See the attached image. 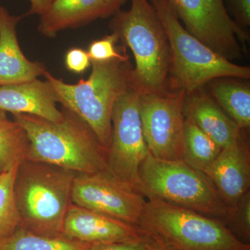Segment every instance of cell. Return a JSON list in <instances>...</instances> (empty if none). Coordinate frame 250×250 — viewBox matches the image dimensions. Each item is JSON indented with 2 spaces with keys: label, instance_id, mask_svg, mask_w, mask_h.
I'll use <instances>...</instances> for the list:
<instances>
[{
  "label": "cell",
  "instance_id": "26",
  "mask_svg": "<svg viewBox=\"0 0 250 250\" xmlns=\"http://www.w3.org/2000/svg\"><path fill=\"white\" fill-rule=\"evenodd\" d=\"M65 64L69 71L82 74L90 67L91 62L86 51L79 47H73L65 54Z\"/></svg>",
  "mask_w": 250,
  "mask_h": 250
},
{
  "label": "cell",
  "instance_id": "29",
  "mask_svg": "<svg viewBox=\"0 0 250 250\" xmlns=\"http://www.w3.org/2000/svg\"><path fill=\"white\" fill-rule=\"evenodd\" d=\"M106 4L111 8L112 11L116 14L121 10V6L126 2L127 0H104Z\"/></svg>",
  "mask_w": 250,
  "mask_h": 250
},
{
  "label": "cell",
  "instance_id": "9",
  "mask_svg": "<svg viewBox=\"0 0 250 250\" xmlns=\"http://www.w3.org/2000/svg\"><path fill=\"white\" fill-rule=\"evenodd\" d=\"M184 27L215 52L232 60L241 56L238 41L248 34L229 14L224 0H166Z\"/></svg>",
  "mask_w": 250,
  "mask_h": 250
},
{
  "label": "cell",
  "instance_id": "1",
  "mask_svg": "<svg viewBox=\"0 0 250 250\" xmlns=\"http://www.w3.org/2000/svg\"><path fill=\"white\" fill-rule=\"evenodd\" d=\"M63 118L52 122L31 115L13 114L29 140L27 159L58 166L77 174L108 170L107 150L82 118L62 107Z\"/></svg>",
  "mask_w": 250,
  "mask_h": 250
},
{
  "label": "cell",
  "instance_id": "21",
  "mask_svg": "<svg viewBox=\"0 0 250 250\" xmlns=\"http://www.w3.org/2000/svg\"><path fill=\"white\" fill-rule=\"evenodd\" d=\"M91 246L63 235L46 236L19 228L0 245V250H88Z\"/></svg>",
  "mask_w": 250,
  "mask_h": 250
},
{
  "label": "cell",
  "instance_id": "25",
  "mask_svg": "<svg viewBox=\"0 0 250 250\" xmlns=\"http://www.w3.org/2000/svg\"><path fill=\"white\" fill-rule=\"evenodd\" d=\"M162 247L152 237L146 235L133 241L92 245L88 250H159Z\"/></svg>",
  "mask_w": 250,
  "mask_h": 250
},
{
  "label": "cell",
  "instance_id": "24",
  "mask_svg": "<svg viewBox=\"0 0 250 250\" xmlns=\"http://www.w3.org/2000/svg\"><path fill=\"white\" fill-rule=\"evenodd\" d=\"M227 221L245 238L250 236V192L239 199L236 205L229 209Z\"/></svg>",
  "mask_w": 250,
  "mask_h": 250
},
{
  "label": "cell",
  "instance_id": "22",
  "mask_svg": "<svg viewBox=\"0 0 250 250\" xmlns=\"http://www.w3.org/2000/svg\"><path fill=\"white\" fill-rule=\"evenodd\" d=\"M18 167L0 175V245L21 228V217L14 194Z\"/></svg>",
  "mask_w": 250,
  "mask_h": 250
},
{
  "label": "cell",
  "instance_id": "7",
  "mask_svg": "<svg viewBox=\"0 0 250 250\" xmlns=\"http://www.w3.org/2000/svg\"><path fill=\"white\" fill-rule=\"evenodd\" d=\"M139 190L146 197L207 216L228 218V207L205 172L182 160H165L149 153L140 168Z\"/></svg>",
  "mask_w": 250,
  "mask_h": 250
},
{
  "label": "cell",
  "instance_id": "5",
  "mask_svg": "<svg viewBox=\"0 0 250 250\" xmlns=\"http://www.w3.org/2000/svg\"><path fill=\"white\" fill-rule=\"evenodd\" d=\"M164 27L170 52L169 87L192 93L221 78L248 80L250 67L237 65L187 30L166 0H149Z\"/></svg>",
  "mask_w": 250,
  "mask_h": 250
},
{
  "label": "cell",
  "instance_id": "3",
  "mask_svg": "<svg viewBox=\"0 0 250 250\" xmlns=\"http://www.w3.org/2000/svg\"><path fill=\"white\" fill-rule=\"evenodd\" d=\"M76 174L45 163L23 161L14 184L20 228L46 236L62 235Z\"/></svg>",
  "mask_w": 250,
  "mask_h": 250
},
{
  "label": "cell",
  "instance_id": "2",
  "mask_svg": "<svg viewBox=\"0 0 250 250\" xmlns=\"http://www.w3.org/2000/svg\"><path fill=\"white\" fill-rule=\"evenodd\" d=\"M128 11L113 15L110 27L132 52L133 86L141 94L170 90V52L164 27L149 0H131Z\"/></svg>",
  "mask_w": 250,
  "mask_h": 250
},
{
  "label": "cell",
  "instance_id": "30",
  "mask_svg": "<svg viewBox=\"0 0 250 250\" xmlns=\"http://www.w3.org/2000/svg\"><path fill=\"white\" fill-rule=\"evenodd\" d=\"M6 120H8V118L6 116V112L0 109V123L6 121Z\"/></svg>",
  "mask_w": 250,
  "mask_h": 250
},
{
  "label": "cell",
  "instance_id": "28",
  "mask_svg": "<svg viewBox=\"0 0 250 250\" xmlns=\"http://www.w3.org/2000/svg\"><path fill=\"white\" fill-rule=\"evenodd\" d=\"M53 1L54 0H29L31 7L26 15L27 16H31V15L41 16L46 10L48 9L49 6Z\"/></svg>",
  "mask_w": 250,
  "mask_h": 250
},
{
  "label": "cell",
  "instance_id": "15",
  "mask_svg": "<svg viewBox=\"0 0 250 250\" xmlns=\"http://www.w3.org/2000/svg\"><path fill=\"white\" fill-rule=\"evenodd\" d=\"M22 18L0 6V85L29 82L47 71L43 63L31 62L21 50L16 27Z\"/></svg>",
  "mask_w": 250,
  "mask_h": 250
},
{
  "label": "cell",
  "instance_id": "31",
  "mask_svg": "<svg viewBox=\"0 0 250 250\" xmlns=\"http://www.w3.org/2000/svg\"><path fill=\"white\" fill-rule=\"evenodd\" d=\"M174 250L172 249H171L170 248H167V247H164L163 246L162 248H161L160 250Z\"/></svg>",
  "mask_w": 250,
  "mask_h": 250
},
{
  "label": "cell",
  "instance_id": "11",
  "mask_svg": "<svg viewBox=\"0 0 250 250\" xmlns=\"http://www.w3.org/2000/svg\"><path fill=\"white\" fill-rule=\"evenodd\" d=\"M72 202L139 226L146 197L106 170L77 174L72 187Z\"/></svg>",
  "mask_w": 250,
  "mask_h": 250
},
{
  "label": "cell",
  "instance_id": "19",
  "mask_svg": "<svg viewBox=\"0 0 250 250\" xmlns=\"http://www.w3.org/2000/svg\"><path fill=\"white\" fill-rule=\"evenodd\" d=\"M219 147L188 118L184 123L182 160L195 170L204 172L220 154Z\"/></svg>",
  "mask_w": 250,
  "mask_h": 250
},
{
  "label": "cell",
  "instance_id": "23",
  "mask_svg": "<svg viewBox=\"0 0 250 250\" xmlns=\"http://www.w3.org/2000/svg\"><path fill=\"white\" fill-rule=\"evenodd\" d=\"M119 40L118 35L112 32L100 40L94 41L88 47V56L90 61L95 62H106L112 59H129L126 54L118 52L116 44Z\"/></svg>",
  "mask_w": 250,
  "mask_h": 250
},
{
  "label": "cell",
  "instance_id": "18",
  "mask_svg": "<svg viewBox=\"0 0 250 250\" xmlns=\"http://www.w3.org/2000/svg\"><path fill=\"white\" fill-rule=\"evenodd\" d=\"M210 91L225 113L236 122L240 129L250 126V88L231 78L212 81Z\"/></svg>",
  "mask_w": 250,
  "mask_h": 250
},
{
  "label": "cell",
  "instance_id": "6",
  "mask_svg": "<svg viewBox=\"0 0 250 250\" xmlns=\"http://www.w3.org/2000/svg\"><path fill=\"white\" fill-rule=\"evenodd\" d=\"M139 227L174 250H250L223 222L194 210L146 197Z\"/></svg>",
  "mask_w": 250,
  "mask_h": 250
},
{
  "label": "cell",
  "instance_id": "8",
  "mask_svg": "<svg viewBox=\"0 0 250 250\" xmlns=\"http://www.w3.org/2000/svg\"><path fill=\"white\" fill-rule=\"evenodd\" d=\"M140 95L131 86L117 99L112 111L111 143L106 155L108 170L137 190L140 168L149 154L140 116Z\"/></svg>",
  "mask_w": 250,
  "mask_h": 250
},
{
  "label": "cell",
  "instance_id": "12",
  "mask_svg": "<svg viewBox=\"0 0 250 250\" xmlns=\"http://www.w3.org/2000/svg\"><path fill=\"white\" fill-rule=\"evenodd\" d=\"M62 235L96 245L133 241L147 234L137 225L72 203L64 221Z\"/></svg>",
  "mask_w": 250,
  "mask_h": 250
},
{
  "label": "cell",
  "instance_id": "20",
  "mask_svg": "<svg viewBox=\"0 0 250 250\" xmlns=\"http://www.w3.org/2000/svg\"><path fill=\"white\" fill-rule=\"evenodd\" d=\"M29 140L25 129L17 121L0 123V175L27 160Z\"/></svg>",
  "mask_w": 250,
  "mask_h": 250
},
{
  "label": "cell",
  "instance_id": "17",
  "mask_svg": "<svg viewBox=\"0 0 250 250\" xmlns=\"http://www.w3.org/2000/svg\"><path fill=\"white\" fill-rule=\"evenodd\" d=\"M114 14L104 0H54L40 16L38 29L42 35L52 39L59 31L82 27Z\"/></svg>",
  "mask_w": 250,
  "mask_h": 250
},
{
  "label": "cell",
  "instance_id": "14",
  "mask_svg": "<svg viewBox=\"0 0 250 250\" xmlns=\"http://www.w3.org/2000/svg\"><path fill=\"white\" fill-rule=\"evenodd\" d=\"M57 93L49 81L39 79L16 83L0 85V109L12 114L24 113L52 122L63 118L58 109Z\"/></svg>",
  "mask_w": 250,
  "mask_h": 250
},
{
  "label": "cell",
  "instance_id": "4",
  "mask_svg": "<svg viewBox=\"0 0 250 250\" xmlns=\"http://www.w3.org/2000/svg\"><path fill=\"white\" fill-rule=\"evenodd\" d=\"M90 62L92 72L88 80H81L76 84L65 83L47 70L44 76L53 85L62 107L87 123L108 150L111 143L112 111L117 99L133 86L132 68L129 59Z\"/></svg>",
  "mask_w": 250,
  "mask_h": 250
},
{
  "label": "cell",
  "instance_id": "27",
  "mask_svg": "<svg viewBox=\"0 0 250 250\" xmlns=\"http://www.w3.org/2000/svg\"><path fill=\"white\" fill-rule=\"evenodd\" d=\"M232 5L233 13L241 25L250 26V0H230Z\"/></svg>",
  "mask_w": 250,
  "mask_h": 250
},
{
  "label": "cell",
  "instance_id": "13",
  "mask_svg": "<svg viewBox=\"0 0 250 250\" xmlns=\"http://www.w3.org/2000/svg\"><path fill=\"white\" fill-rule=\"evenodd\" d=\"M204 172L214 185L228 209L234 207L250 190V150L242 135L232 144L222 149Z\"/></svg>",
  "mask_w": 250,
  "mask_h": 250
},
{
  "label": "cell",
  "instance_id": "10",
  "mask_svg": "<svg viewBox=\"0 0 250 250\" xmlns=\"http://www.w3.org/2000/svg\"><path fill=\"white\" fill-rule=\"evenodd\" d=\"M186 92L141 94L140 116L148 150L154 157L182 160Z\"/></svg>",
  "mask_w": 250,
  "mask_h": 250
},
{
  "label": "cell",
  "instance_id": "16",
  "mask_svg": "<svg viewBox=\"0 0 250 250\" xmlns=\"http://www.w3.org/2000/svg\"><path fill=\"white\" fill-rule=\"evenodd\" d=\"M183 112L185 118L191 119L221 149L241 136V129L236 122L202 88L186 93Z\"/></svg>",
  "mask_w": 250,
  "mask_h": 250
}]
</instances>
